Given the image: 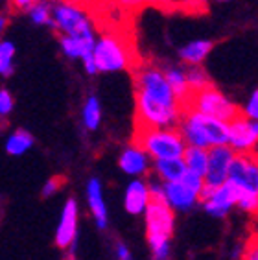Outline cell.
I'll use <instances>...</instances> for the list:
<instances>
[{
  "mask_svg": "<svg viewBox=\"0 0 258 260\" xmlns=\"http://www.w3.org/2000/svg\"><path fill=\"white\" fill-rule=\"evenodd\" d=\"M218 2H229V0H218Z\"/></svg>",
  "mask_w": 258,
  "mask_h": 260,
  "instance_id": "cell-39",
  "label": "cell"
},
{
  "mask_svg": "<svg viewBox=\"0 0 258 260\" xmlns=\"http://www.w3.org/2000/svg\"><path fill=\"white\" fill-rule=\"evenodd\" d=\"M148 4L159 6V8H163V10H172V8H175L174 0H148Z\"/></svg>",
  "mask_w": 258,
  "mask_h": 260,
  "instance_id": "cell-35",
  "label": "cell"
},
{
  "mask_svg": "<svg viewBox=\"0 0 258 260\" xmlns=\"http://www.w3.org/2000/svg\"><path fill=\"white\" fill-rule=\"evenodd\" d=\"M164 194H166V203L172 209L190 210L198 203V192L186 186L183 181H170L164 183Z\"/></svg>",
  "mask_w": 258,
  "mask_h": 260,
  "instance_id": "cell-13",
  "label": "cell"
},
{
  "mask_svg": "<svg viewBox=\"0 0 258 260\" xmlns=\"http://www.w3.org/2000/svg\"><path fill=\"white\" fill-rule=\"evenodd\" d=\"M236 200H238V188L231 179H225L221 185L216 186L212 196L203 203L209 214L216 216V218H223L229 210L236 205Z\"/></svg>",
  "mask_w": 258,
  "mask_h": 260,
  "instance_id": "cell-11",
  "label": "cell"
},
{
  "mask_svg": "<svg viewBox=\"0 0 258 260\" xmlns=\"http://www.w3.org/2000/svg\"><path fill=\"white\" fill-rule=\"evenodd\" d=\"M61 50L69 57H83L85 54L92 52V46H94V41H87V39H78V37H72V35H61Z\"/></svg>",
  "mask_w": 258,
  "mask_h": 260,
  "instance_id": "cell-20",
  "label": "cell"
},
{
  "mask_svg": "<svg viewBox=\"0 0 258 260\" xmlns=\"http://www.w3.org/2000/svg\"><path fill=\"white\" fill-rule=\"evenodd\" d=\"M61 185H63V179H61V177H52V179H50L48 183L45 185V190H43V194H45V196H52L55 190H57V188H59Z\"/></svg>",
  "mask_w": 258,
  "mask_h": 260,
  "instance_id": "cell-33",
  "label": "cell"
},
{
  "mask_svg": "<svg viewBox=\"0 0 258 260\" xmlns=\"http://www.w3.org/2000/svg\"><path fill=\"white\" fill-rule=\"evenodd\" d=\"M87 201H89V209L94 216L98 229H105L107 227V205L102 194V183L96 177H92L87 185Z\"/></svg>",
  "mask_w": 258,
  "mask_h": 260,
  "instance_id": "cell-16",
  "label": "cell"
},
{
  "mask_svg": "<svg viewBox=\"0 0 258 260\" xmlns=\"http://www.w3.org/2000/svg\"><path fill=\"white\" fill-rule=\"evenodd\" d=\"M92 57H94L98 72H116V70H125L135 65L131 48L125 45L124 39H120L114 34H105L98 41H94Z\"/></svg>",
  "mask_w": 258,
  "mask_h": 260,
  "instance_id": "cell-5",
  "label": "cell"
},
{
  "mask_svg": "<svg viewBox=\"0 0 258 260\" xmlns=\"http://www.w3.org/2000/svg\"><path fill=\"white\" fill-rule=\"evenodd\" d=\"M212 48H214L212 41L198 39V41L188 43V45H184L183 48L179 50V55H181V59H183L186 65H199L201 61H205V57L210 54Z\"/></svg>",
  "mask_w": 258,
  "mask_h": 260,
  "instance_id": "cell-18",
  "label": "cell"
},
{
  "mask_svg": "<svg viewBox=\"0 0 258 260\" xmlns=\"http://www.w3.org/2000/svg\"><path fill=\"white\" fill-rule=\"evenodd\" d=\"M116 255H118L120 260H131V253H129V249L124 244H118V247H116Z\"/></svg>",
  "mask_w": 258,
  "mask_h": 260,
  "instance_id": "cell-36",
  "label": "cell"
},
{
  "mask_svg": "<svg viewBox=\"0 0 258 260\" xmlns=\"http://www.w3.org/2000/svg\"><path fill=\"white\" fill-rule=\"evenodd\" d=\"M102 122V107L96 96H89L83 105V124L87 129L96 131Z\"/></svg>",
  "mask_w": 258,
  "mask_h": 260,
  "instance_id": "cell-23",
  "label": "cell"
},
{
  "mask_svg": "<svg viewBox=\"0 0 258 260\" xmlns=\"http://www.w3.org/2000/svg\"><path fill=\"white\" fill-rule=\"evenodd\" d=\"M13 96L8 89H0V118H6L13 111Z\"/></svg>",
  "mask_w": 258,
  "mask_h": 260,
  "instance_id": "cell-28",
  "label": "cell"
},
{
  "mask_svg": "<svg viewBox=\"0 0 258 260\" xmlns=\"http://www.w3.org/2000/svg\"><path fill=\"white\" fill-rule=\"evenodd\" d=\"M30 19L34 20L35 24H50L52 26V6L48 4V0H43V2H35L30 10Z\"/></svg>",
  "mask_w": 258,
  "mask_h": 260,
  "instance_id": "cell-26",
  "label": "cell"
},
{
  "mask_svg": "<svg viewBox=\"0 0 258 260\" xmlns=\"http://www.w3.org/2000/svg\"><path fill=\"white\" fill-rule=\"evenodd\" d=\"M69 260H74V258H69Z\"/></svg>",
  "mask_w": 258,
  "mask_h": 260,
  "instance_id": "cell-40",
  "label": "cell"
},
{
  "mask_svg": "<svg viewBox=\"0 0 258 260\" xmlns=\"http://www.w3.org/2000/svg\"><path fill=\"white\" fill-rule=\"evenodd\" d=\"M149 203V192H148V183L140 179L131 181L125 188V198L124 205L129 214H142L146 205Z\"/></svg>",
  "mask_w": 258,
  "mask_h": 260,
  "instance_id": "cell-14",
  "label": "cell"
},
{
  "mask_svg": "<svg viewBox=\"0 0 258 260\" xmlns=\"http://www.w3.org/2000/svg\"><path fill=\"white\" fill-rule=\"evenodd\" d=\"M11 2V8L17 11H28L31 6L37 2V0H10Z\"/></svg>",
  "mask_w": 258,
  "mask_h": 260,
  "instance_id": "cell-34",
  "label": "cell"
},
{
  "mask_svg": "<svg viewBox=\"0 0 258 260\" xmlns=\"http://www.w3.org/2000/svg\"><path fill=\"white\" fill-rule=\"evenodd\" d=\"M15 45L11 43V41H0V76H8L13 74V70H15Z\"/></svg>",
  "mask_w": 258,
  "mask_h": 260,
  "instance_id": "cell-24",
  "label": "cell"
},
{
  "mask_svg": "<svg viewBox=\"0 0 258 260\" xmlns=\"http://www.w3.org/2000/svg\"><path fill=\"white\" fill-rule=\"evenodd\" d=\"M76 231H78V205L74 200H69L63 207L61 220L55 233V244L61 249H67L76 242Z\"/></svg>",
  "mask_w": 258,
  "mask_h": 260,
  "instance_id": "cell-12",
  "label": "cell"
},
{
  "mask_svg": "<svg viewBox=\"0 0 258 260\" xmlns=\"http://www.w3.org/2000/svg\"><path fill=\"white\" fill-rule=\"evenodd\" d=\"M146 214V233H148V242L151 249L159 245L170 244L172 233L175 225L174 209L168 203L160 201H149L144 209Z\"/></svg>",
  "mask_w": 258,
  "mask_h": 260,
  "instance_id": "cell-7",
  "label": "cell"
},
{
  "mask_svg": "<svg viewBox=\"0 0 258 260\" xmlns=\"http://www.w3.org/2000/svg\"><path fill=\"white\" fill-rule=\"evenodd\" d=\"M183 111H198V113L214 116V118H219L223 122L233 120L234 116L240 115L238 107L229 98H225L212 83L199 90H190L186 100L179 105V115Z\"/></svg>",
  "mask_w": 258,
  "mask_h": 260,
  "instance_id": "cell-4",
  "label": "cell"
},
{
  "mask_svg": "<svg viewBox=\"0 0 258 260\" xmlns=\"http://www.w3.org/2000/svg\"><path fill=\"white\" fill-rule=\"evenodd\" d=\"M6 24H8V19H6V15H0V35L4 34Z\"/></svg>",
  "mask_w": 258,
  "mask_h": 260,
  "instance_id": "cell-37",
  "label": "cell"
},
{
  "mask_svg": "<svg viewBox=\"0 0 258 260\" xmlns=\"http://www.w3.org/2000/svg\"><path fill=\"white\" fill-rule=\"evenodd\" d=\"M120 168L129 175H140L146 174L149 168V160L148 153H146L142 148L131 144L129 148H125L120 155Z\"/></svg>",
  "mask_w": 258,
  "mask_h": 260,
  "instance_id": "cell-15",
  "label": "cell"
},
{
  "mask_svg": "<svg viewBox=\"0 0 258 260\" xmlns=\"http://www.w3.org/2000/svg\"><path fill=\"white\" fill-rule=\"evenodd\" d=\"M242 260H258V245H256V235L249 238L247 245H245V253H243Z\"/></svg>",
  "mask_w": 258,
  "mask_h": 260,
  "instance_id": "cell-30",
  "label": "cell"
},
{
  "mask_svg": "<svg viewBox=\"0 0 258 260\" xmlns=\"http://www.w3.org/2000/svg\"><path fill=\"white\" fill-rule=\"evenodd\" d=\"M177 129L181 131L186 144L198 146V148L227 144L229 140L227 122L198 111H183L179 115Z\"/></svg>",
  "mask_w": 258,
  "mask_h": 260,
  "instance_id": "cell-2",
  "label": "cell"
},
{
  "mask_svg": "<svg viewBox=\"0 0 258 260\" xmlns=\"http://www.w3.org/2000/svg\"><path fill=\"white\" fill-rule=\"evenodd\" d=\"M207 150L209 148H198V146H186L183 151V159L186 170L194 172L203 177L205 170H207V160H209V155H207Z\"/></svg>",
  "mask_w": 258,
  "mask_h": 260,
  "instance_id": "cell-19",
  "label": "cell"
},
{
  "mask_svg": "<svg viewBox=\"0 0 258 260\" xmlns=\"http://www.w3.org/2000/svg\"><path fill=\"white\" fill-rule=\"evenodd\" d=\"M184 76H186V83H188L190 90H199V89H203V87L212 83L209 74H207L199 65H190V70Z\"/></svg>",
  "mask_w": 258,
  "mask_h": 260,
  "instance_id": "cell-25",
  "label": "cell"
},
{
  "mask_svg": "<svg viewBox=\"0 0 258 260\" xmlns=\"http://www.w3.org/2000/svg\"><path fill=\"white\" fill-rule=\"evenodd\" d=\"M135 125L177 127L179 104L170 89L164 70L153 63L135 69Z\"/></svg>",
  "mask_w": 258,
  "mask_h": 260,
  "instance_id": "cell-1",
  "label": "cell"
},
{
  "mask_svg": "<svg viewBox=\"0 0 258 260\" xmlns=\"http://www.w3.org/2000/svg\"><path fill=\"white\" fill-rule=\"evenodd\" d=\"M243 113H245V116H247V118H251V120H256V118H258V90L256 89L251 92V98H249V102H247V105H245Z\"/></svg>",
  "mask_w": 258,
  "mask_h": 260,
  "instance_id": "cell-29",
  "label": "cell"
},
{
  "mask_svg": "<svg viewBox=\"0 0 258 260\" xmlns=\"http://www.w3.org/2000/svg\"><path fill=\"white\" fill-rule=\"evenodd\" d=\"M207 0H174V6L188 13H201L207 10Z\"/></svg>",
  "mask_w": 258,
  "mask_h": 260,
  "instance_id": "cell-27",
  "label": "cell"
},
{
  "mask_svg": "<svg viewBox=\"0 0 258 260\" xmlns=\"http://www.w3.org/2000/svg\"><path fill=\"white\" fill-rule=\"evenodd\" d=\"M186 172L183 159L181 157H172V159H155V174L159 175L163 183L170 181H179Z\"/></svg>",
  "mask_w": 258,
  "mask_h": 260,
  "instance_id": "cell-17",
  "label": "cell"
},
{
  "mask_svg": "<svg viewBox=\"0 0 258 260\" xmlns=\"http://www.w3.org/2000/svg\"><path fill=\"white\" fill-rule=\"evenodd\" d=\"M133 144L153 159H172L183 155L186 142L177 127H140L135 125Z\"/></svg>",
  "mask_w": 258,
  "mask_h": 260,
  "instance_id": "cell-3",
  "label": "cell"
},
{
  "mask_svg": "<svg viewBox=\"0 0 258 260\" xmlns=\"http://www.w3.org/2000/svg\"><path fill=\"white\" fill-rule=\"evenodd\" d=\"M164 76H166V81H168V85H170V89H172V92H174V96L177 98V104L181 105L186 100V96H188V92H190L188 83H186V76H184L183 70H179V69L164 70Z\"/></svg>",
  "mask_w": 258,
  "mask_h": 260,
  "instance_id": "cell-22",
  "label": "cell"
},
{
  "mask_svg": "<svg viewBox=\"0 0 258 260\" xmlns=\"http://www.w3.org/2000/svg\"><path fill=\"white\" fill-rule=\"evenodd\" d=\"M50 2H69V0H50Z\"/></svg>",
  "mask_w": 258,
  "mask_h": 260,
  "instance_id": "cell-38",
  "label": "cell"
},
{
  "mask_svg": "<svg viewBox=\"0 0 258 260\" xmlns=\"http://www.w3.org/2000/svg\"><path fill=\"white\" fill-rule=\"evenodd\" d=\"M227 179L240 188L258 192V165L256 153H236L229 166Z\"/></svg>",
  "mask_w": 258,
  "mask_h": 260,
  "instance_id": "cell-10",
  "label": "cell"
},
{
  "mask_svg": "<svg viewBox=\"0 0 258 260\" xmlns=\"http://www.w3.org/2000/svg\"><path fill=\"white\" fill-rule=\"evenodd\" d=\"M52 26L64 35H72L78 39L96 41L92 24H90L87 13L81 10L80 6L72 4L70 0L69 2H57L52 8Z\"/></svg>",
  "mask_w": 258,
  "mask_h": 260,
  "instance_id": "cell-6",
  "label": "cell"
},
{
  "mask_svg": "<svg viewBox=\"0 0 258 260\" xmlns=\"http://www.w3.org/2000/svg\"><path fill=\"white\" fill-rule=\"evenodd\" d=\"M31 146H34V137L26 129L13 131V133L8 137V140H6V151H8L10 155H15V157L24 155Z\"/></svg>",
  "mask_w": 258,
  "mask_h": 260,
  "instance_id": "cell-21",
  "label": "cell"
},
{
  "mask_svg": "<svg viewBox=\"0 0 258 260\" xmlns=\"http://www.w3.org/2000/svg\"><path fill=\"white\" fill-rule=\"evenodd\" d=\"M207 155H209V160H207L203 181L210 186H219L227 179L229 166H231V160L236 153L229 144H219L210 146L207 150Z\"/></svg>",
  "mask_w": 258,
  "mask_h": 260,
  "instance_id": "cell-9",
  "label": "cell"
},
{
  "mask_svg": "<svg viewBox=\"0 0 258 260\" xmlns=\"http://www.w3.org/2000/svg\"><path fill=\"white\" fill-rule=\"evenodd\" d=\"M229 125L227 144L234 150V153H254L258 140V124L245 115H236Z\"/></svg>",
  "mask_w": 258,
  "mask_h": 260,
  "instance_id": "cell-8",
  "label": "cell"
},
{
  "mask_svg": "<svg viewBox=\"0 0 258 260\" xmlns=\"http://www.w3.org/2000/svg\"><path fill=\"white\" fill-rule=\"evenodd\" d=\"M81 61H83V67H85V70H87V74H96V72H98L96 63H94V57H92V52L85 54L83 57H81Z\"/></svg>",
  "mask_w": 258,
  "mask_h": 260,
  "instance_id": "cell-32",
  "label": "cell"
},
{
  "mask_svg": "<svg viewBox=\"0 0 258 260\" xmlns=\"http://www.w3.org/2000/svg\"><path fill=\"white\" fill-rule=\"evenodd\" d=\"M116 4L122 8V10L127 11H139L144 4H148V0H116Z\"/></svg>",
  "mask_w": 258,
  "mask_h": 260,
  "instance_id": "cell-31",
  "label": "cell"
}]
</instances>
